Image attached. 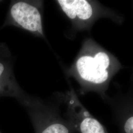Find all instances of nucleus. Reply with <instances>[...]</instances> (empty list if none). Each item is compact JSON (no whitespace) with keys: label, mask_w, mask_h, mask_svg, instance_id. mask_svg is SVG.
<instances>
[{"label":"nucleus","mask_w":133,"mask_h":133,"mask_svg":"<svg viewBox=\"0 0 133 133\" xmlns=\"http://www.w3.org/2000/svg\"><path fill=\"white\" fill-rule=\"evenodd\" d=\"M41 4L39 1H11L4 26H16L44 37Z\"/></svg>","instance_id":"f257e3e1"},{"label":"nucleus","mask_w":133,"mask_h":133,"mask_svg":"<svg viewBox=\"0 0 133 133\" xmlns=\"http://www.w3.org/2000/svg\"><path fill=\"white\" fill-rule=\"evenodd\" d=\"M110 62L109 55L103 51L85 54L77 60L76 71L83 81L93 84H102L109 78Z\"/></svg>","instance_id":"f03ea898"},{"label":"nucleus","mask_w":133,"mask_h":133,"mask_svg":"<svg viewBox=\"0 0 133 133\" xmlns=\"http://www.w3.org/2000/svg\"><path fill=\"white\" fill-rule=\"evenodd\" d=\"M69 102L68 122L80 133H108L105 127L81 105L73 92Z\"/></svg>","instance_id":"7ed1b4c3"},{"label":"nucleus","mask_w":133,"mask_h":133,"mask_svg":"<svg viewBox=\"0 0 133 133\" xmlns=\"http://www.w3.org/2000/svg\"><path fill=\"white\" fill-rule=\"evenodd\" d=\"M57 2L70 19L87 20L93 14L92 5L85 0H59Z\"/></svg>","instance_id":"20e7f679"},{"label":"nucleus","mask_w":133,"mask_h":133,"mask_svg":"<svg viewBox=\"0 0 133 133\" xmlns=\"http://www.w3.org/2000/svg\"><path fill=\"white\" fill-rule=\"evenodd\" d=\"M70 124L58 117H53L44 125L40 133H71Z\"/></svg>","instance_id":"39448f33"},{"label":"nucleus","mask_w":133,"mask_h":133,"mask_svg":"<svg viewBox=\"0 0 133 133\" xmlns=\"http://www.w3.org/2000/svg\"><path fill=\"white\" fill-rule=\"evenodd\" d=\"M12 66L8 61L0 59V81H14Z\"/></svg>","instance_id":"423d86ee"},{"label":"nucleus","mask_w":133,"mask_h":133,"mask_svg":"<svg viewBox=\"0 0 133 133\" xmlns=\"http://www.w3.org/2000/svg\"><path fill=\"white\" fill-rule=\"evenodd\" d=\"M17 84L14 81H0V96L16 94Z\"/></svg>","instance_id":"0eeeda50"},{"label":"nucleus","mask_w":133,"mask_h":133,"mask_svg":"<svg viewBox=\"0 0 133 133\" xmlns=\"http://www.w3.org/2000/svg\"><path fill=\"white\" fill-rule=\"evenodd\" d=\"M2 2V1H0V2Z\"/></svg>","instance_id":"6e6552de"}]
</instances>
